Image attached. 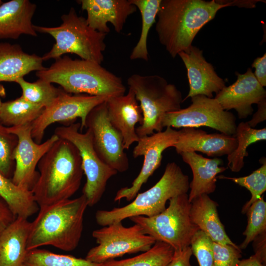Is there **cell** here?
I'll return each instance as SVG.
<instances>
[{
    "label": "cell",
    "instance_id": "74e56055",
    "mask_svg": "<svg viewBox=\"0 0 266 266\" xmlns=\"http://www.w3.org/2000/svg\"><path fill=\"white\" fill-rule=\"evenodd\" d=\"M192 254L190 246L181 250H174L172 258L166 266H192L190 263Z\"/></svg>",
    "mask_w": 266,
    "mask_h": 266
},
{
    "label": "cell",
    "instance_id": "30bf717a",
    "mask_svg": "<svg viewBox=\"0 0 266 266\" xmlns=\"http://www.w3.org/2000/svg\"><path fill=\"white\" fill-rule=\"evenodd\" d=\"M92 236L98 245L89 250L85 259L100 264L125 254L145 252L156 241L144 233L138 225L126 227L122 222L94 230Z\"/></svg>",
    "mask_w": 266,
    "mask_h": 266
},
{
    "label": "cell",
    "instance_id": "ac0fdd59",
    "mask_svg": "<svg viewBox=\"0 0 266 266\" xmlns=\"http://www.w3.org/2000/svg\"><path fill=\"white\" fill-rule=\"evenodd\" d=\"M87 12L86 21L93 30L107 34L110 23L120 33L128 17L136 12V6L130 0H80L77 1Z\"/></svg>",
    "mask_w": 266,
    "mask_h": 266
},
{
    "label": "cell",
    "instance_id": "f546056e",
    "mask_svg": "<svg viewBox=\"0 0 266 266\" xmlns=\"http://www.w3.org/2000/svg\"><path fill=\"white\" fill-rule=\"evenodd\" d=\"M174 249L164 242L156 241L148 250L135 257L107 261L103 266H166L171 261Z\"/></svg>",
    "mask_w": 266,
    "mask_h": 266
},
{
    "label": "cell",
    "instance_id": "7bdbcfd3",
    "mask_svg": "<svg viewBox=\"0 0 266 266\" xmlns=\"http://www.w3.org/2000/svg\"><path fill=\"white\" fill-rule=\"evenodd\" d=\"M236 266H266L254 255L249 258L240 260Z\"/></svg>",
    "mask_w": 266,
    "mask_h": 266
},
{
    "label": "cell",
    "instance_id": "d590c367",
    "mask_svg": "<svg viewBox=\"0 0 266 266\" xmlns=\"http://www.w3.org/2000/svg\"><path fill=\"white\" fill-rule=\"evenodd\" d=\"M190 246L199 266H213V241L199 230L193 236Z\"/></svg>",
    "mask_w": 266,
    "mask_h": 266
},
{
    "label": "cell",
    "instance_id": "6da1fadb",
    "mask_svg": "<svg viewBox=\"0 0 266 266\" xmlns=\"http://www.w3.org/2000/svg\"><path fill=\"white\" fill-rule=\"evenodd\" d=\"M227 0H161L155 30L161 44L173 58L187 50L199 31Z\"/></svg>",
    "mask_w": 266,
    "mask_h": 266
},
{
    "label": "cell",
    "instance_id": "83f0119b",
    "mask_svg": "<svg viewBox=\"0 0 266 266\" xmlns=\"http://www.w3.org/2000/svg\"><path fill=\"white\" fill-rule=\"evenodd\" d=\"M140 12L142 27L139 39L133 49L130 59L148 61L147 38L151 28L156 22L161 0H130Z\"/></svg>",
    "mask_w": 266,
    "mask_h": 266
},
{
    "label": "cell",
    "instance_id": "4316f807",
    "mask_svg": "<svg viewBox=\"0 0 266 266\" xmlns=\"http://www.w3.org/2000/svg\"><path fill=\"white\" fill-rule=\"evenodd\" d=\"M44 107L33 104L21 97L2 102L0 122L3 125L16 127L32 124L41 114Z\"/></svg>",
    "mask_w": 266,
    "mask_h": 266
},
{
    "label": "cell",
    "instance_id": "8992f818",
    "mask_svg": "<svg viewBox=\"0 0 266 266\" xmlns=\"http://www.w3.org/2000/svg\"><path fill=\"white\" fill-rule=\"evenodd\" d=\"M62 24L48 27L33 25L36 32L47 33L55 40L51 49L42 57L43 61L57 59L67 53L74 54L81 59L101 64L106 44V34L97 32L88 24L86 18L78 16L73 7L61 16Z\"/></svg>",
    "mask_w": 266,
    "mask_h": 266
},
{
    "label": "cell",
    "instance_id": "c3c4849f",
    "mask_svg": "<svg viewBox=\"0 0 266 266\" xmlns=\"http://www.w3.org/2000/svg\"><path fill=\"white\" fill-rule=\"evenodd\" d=\"M22 266H25V265H23Z\"/></svg>",
    "mask_w": 266,
    "mask_h": 266
},
{
    "label": "cell",
    "instance_id": "1f68e13d",
    "mask_svg": "<svg viewBox=\"0 0 266 266\" xmlns=\"http://www.w3.org/2000/svg\"><path fill=\"white\" fill-rule=\"evenodd\" d=\"M15 82L21 88V97L27 101L43 107L49 106L58 97L62 89L55 87L52 83L38 79L31 83L24 77L17 79Z\"/></svg>",
    "mask_w": 266,
    "mask_h": 266
},
{
    "label": "cell",
    "instance_id": "cb8c5ba5",
    "mask_svg": "<svg viewBox=\"0 0 266 266\" xmlns=\"http://www.w3.org/2000/svg\"><path fill=\"white\" fill-rule=\"evenodd\" d=\"M190 216L199 230L204 233L213 242L229 244L235 248L238 246L229 238L219 217L218 203L208 195L202 194L191 202Z\"/></svg>",
    "mask_w": 266,
    "mask_h": 266
},
{
    "label": "cell",
    "instance_id": "2e32d148",
    "mask_svg": "<svg viewBox=\"0 0 266 266\" xmlns=\"http://www.w3.org/2000/svg\"><path fill=\"white\" fill-rule=\"evenodd\" d=\"M236 81L225 87L216 94L215 99L222 108L226 111L234 109L239 118H246L253 112V104H258L266 99V91L257 81L252 69L240 74L235 72Z\"/></svg>",
    "mask_w": 266,
    "mask_h": 266
},
{
    "label": "cell",
    "instance_id": "7a4b0ae2",
    "mask_svg": "<svg viewBox=\"0 0 266 266\" xmlns=\"http://www.w3.org/2000/svg\"><path fill=\"white\" fill-rule=\"evenodd\" d=\"M37 166L39 175L31 191L39 207L69 199L79 189L84 173L82 160L70 142L59 138Z\"/></svg>",
    "mask_w": 266,
    "mask_h": 266
},
{
    "label": "cell",
    "instance_id": "9c48e42d",
    "mask_svg": "<svg viewBox=\"0 0 266 266\" xmlns=\"http://www.w3.org/2000/svg\"><path fill=\"white\" fill-rule=\"evenodd\" d=\"M80 126V123H73L58 127L54 134L70 142L78 149L86 177L82 195L86 198L88 205L93 206L102 198L108 181L118 172L100 160L94 148L90 130L87 129L85 133L81 132Z\"/></svg>",
    "mask_w": 266,
    "mask_h": 266
},
{
    "label": "cell",
    "instance_id": "5bb4252c",
    "mask_svg": "<svg viewBox=\"0 0 266 266\" xmlns=\"http://www.w3.org/2000/svg\"><path fill=\"white\" fill-rule=\"evenodd\" d=\"M178 135L179 131L167 127L164 131L139 138L133 151V155L134 158L143 157L142 166L130 187L122 188L117 192L114 201L123 199L130 201L134 199L142 185L160 166L163 152L169 147H173Z\"/></svg>",
    "mask_w": 266,
    "mask_h": 266
},
{
    "label": "cell",
    "instance_id": "8d00e7d4",
    "mask_svg": "<svg viewBox=\"0 0 266 266\" xmlns=\"http://www.w3.org/2000/svg\"><path fill=\"white\" fill-rule=\"evenodd\" d=\"M213 266H236L241 257V250L229 244L213 241Z\"/></svg>",
    "mask_w": 266,
    "mask_h": 266
},
{
    "label": "cell",
    "instance_id": "4fadbf2b",
    "mask_svg": "<svg viewBox=\"0 0 266 266\" xmlns=\"http://www.w3.org/2000/svg\"><path fill=\"white\" fill-rule=\"evenodd\" d=\"M85 129L90 130L94 148L100 160L117 172L129 168L123 138L108 118L106 101L92 109L87 116Z\"/></svg>",
    "mask_w": 266,
    "mask_h": 266
},
{
    "label": "cell",
    "instance_id": "ba28073f",
    "mask_svg": "<svg viewBox=\"0 0 266 266\" xmlns=\"http://www.w3.org/2000/svg\"><path fill=\"white\" fill-rule=\"evenodd\" d=\"M191 206L188 195L184 194L169 199L168 206L156 215L129 219L156 241L166 243L174 250H181L190 246L193 236L200 230L190 218Z\"/></svg>",
    "mask_w": 266,
    "mask_h": 266
},
{
    "label": "cell",
    "instance_id": "7dc6e473",
    "mask_svg": "<svg viewBox=\"0 0 266 266\" xmlns=\"http://www.w3.org/2000/svg\"><path fill=\"white\" fill-rule=\"evenodd\" d=\"M2 3V1L0 0V5Z\"/></svg>",
    "mask_w": 266,
    "mask_h": 266
},
{
    "label": "cell",
    "instance_id": "8fae6325",
    "mask_svg": "<svg viewBox=\"0 0 266 266\" xmlns=\"http://www.w3.org/2000/svg\"><path fill=\"white\" fill-rule=\"evenodd\" d=\"M191 100L192 103L188 107L166 114L162 121L163 127L206 126L222 133L234 136L237 126L235 117L224 110L215 99L197 95L192 97Z\"/></svg>",
    "mask_w": 266,
    "mask_h": 266
},
{
    "label": "cell",
    "instance_id": "bcb514c9",
    "mask_svg": "<svg viewBox=\"0 0 266 266\" xmlns=\"http://www.w3.org/2000/svg\"><path fill=\"white\" fill-rule=\"evenodd\" d=\"M2 103V102H1V100H0V108H1V106Z\"/></svg>",
    "mask_w": 266,
    "mask_h": 266
},
{
    "label": "cell",
    "instance_id": "836d02e7",
    "mask_svg": "<svg viewBox=\"0 0 266 266\" xmlns=\"http://www.w3.org/2000/svg\"><path fill=\"white\" fill-rule=\"evenodd\" d=\"M217 178L230 180L249 191L251 194V199L244 205L241 210L242 213H246L249 207L258 200L266 190V161L261 167L248 176L231 177L219 175Z\"/></svg>",
    "mask_w": 266,
    "mask_h": 266
},
{
    "label": "cell",
    "instance_id": "e575fe53",
    "mask_svg": "<svg viewBox=\"0 0 266 266\" xmlns=\"http://www.w3.org/2000/svg\"><path fill=\"white\" fill-rule=\"evenodd\" d=\"M17 143V136L0 122V173L8 178L14 170V152Z\"/></svg>",
    "mask_w": 266,
    "mask_h": 266
},
{
    "label": "cell",
    "instance_id": "d4e9b609",
    "mask_svg": "<svg viewBox=\"0 0 266 266\" xmlns=\"http://www.w3.org/2000/svg\"><path fill=\"white\" fill-rule=\"evenodd\" d=\"M31 222L17 217L0 236V266H22Z\"/></svg>",
    "mask_w": 266,
    "mask_h": 266
},
{
    "label": "cell",
    "instance_id": "ee69618b",
    "mask_svg": "<svg viewBox=\"0 0 266 266\" xmlns=\"http://www.w3.org/2000/svg\"><path fill=\"white\" fill-rule=\"evenodd\" d=\"M261 1V0H227L230 4V6H237L239 7L247 8L254 7L257 2Z\"/></svg>",
    "mask_w": 266,
    "mask_h": 266
},
{
    "label": "cell",
    "instance_id": "3957f363",
    "mask_svg": "<svg viewBox=\"0 0 266 266\" xmlns=\"http://www.w3.org/2000/svg\"><path fill=\"white\" fill-rule=\"evenodd\" d=\"M88 206L82 195L39 207L37 216L31 222L27 250L49 245L65 251L74 250L82 236Z\"/></svg>",
    "mask_w": 266,
    "mask_h": 266
},
{
    "label": "cell",
    "instance_id": "f6af8a7d",
    "mask_svg": "<svg viewBox=\"0 0 266 266\" xmlns=\"http://www.w3.org/2000/svg\"><path fill=\"white\" fill-rule=\"evenodd\" d=\"M6 92L4 87L0 83V97H4Z\"/></svg>",
    "mask_w": 266,
    "mask_h": 266
},
{
    "label": "cell",
    "instance_id": "4dcf8cb0",
    "mask_svg": "<svg viewBox=\"0 0 266 266\" xmlns=\"http://www.w3.org/2000/svg\"><path fill=\"white\" fill-rule=\"evenodd\" d=\"M24 265L26 266H103L86 259L58 254L39 248L28 251Z\"/></svg>",
    "mask_w": 266,
    "mask_h": 266
},
{
    "label": "cell",
    "instance_id": "ffe728a7",
    "mask_svg": "<svg viewBox=\"0 0 266 266\" xmlns=\"http://www.w3.org/2000/svg\"><path fill=\"white\" fill-rule=\"evenodd\" d=\"M234 136L224 133H207L195 128H182L179 131L177 142L174 145L177 153L200 152L208 156L217 158L229 155L236 148Z\"/></svg>",
    "mask_w": 266,
    "mask_h": 266
},
{
    "label": "cell",
    "instance_id": "9a60e30c",
    "mask_svg": "<svg viewBox=\"0 0 266 266\" xmlns=\"http://www.w3.org/2000/svg\"><path fill=\"white\" fill-rule=\"evenodd\" d=\"M32 124L7 127V131L18 139L14 152L15 165L11 180L17 186L29 190H31L38 178L39 172L35 169L39 162L59 139L54 133L43 143H36L32 136Z\"/></svg>",
    "mask_w": 266,
    "mask_h": 266
},
{
    "label": "cell",
    "instance_id": "e0dca14e",
    "mask_svg": "<svg viewBox=\"0 0 266 266\" xmlns=\"http://www.w3.org/2000/svg\"><path fill=\"white\" fill-rule=\"evenodd\" d=\"M186 68L189 84V91L183 101L197 95L213 98L226 87L225 82L219 77L213 66L204 58L202 50L192 45L178 55Z\"/></svg>",
    "mask_w": 266,
    "mask_h": 266
},
{
    "label": "cell",
    "instance_id": "277c9868",
    "mask_svg": "<svg viewBox=\"0 0 266 266\" xmlns=\"http://www.w3.org/2000/svg\"><path fill=\"white\" fill-rule=\"evenodd\" d=\"M39 79L60 85L69 94H86L109 98L125 94L126 87L121 77L96 62L73 60L67 56L55 59L51 66L36 71Z\"/></svg>",
    "mask_w": 266,
    "mask_h": 266
},
{
    "label": "cell",
    "instance_id": "603a6c76",
    "mask_svg": "<svg viewBox=\"0 0 266 266\" xmlns=\"http://www.w3.org/2000/svg\"><path fill=\"white\" fill-rule=\"evenodd\" d=\"M41 57L25 52L17 44L0 43V82H15L33 71L45 69Z\"/></svg>",
    "mask_w": 266,
    "mask_h": 266
},
{
    "label": "cell",
    "instance_id": "f35d334b",
    "mask_svg": "<svg viewBox=\"0 0 266 266\" xmlns=\"http://www.w3.org/2000/svg\"><path fill=\"white\" fill-rule=\"evenodd\" d=\"M16 217L6 202L0 197V236Z\"/></svg>",
    "mask_w": 266,
    "mask_h": 266
},
{
    "label": "cell",
    "instance_id": "d6986e66",
    "mask_svg": "<svg viewBox=\"0 0 266 266\" xmlns=\"http://www.w3.org/2000/svg\"><path fill=\"white\" fill-rule=\"evenodd\" d=\"M108 118L112 125L120 132L123 138L125 150H128L139 137L135 125L142 124L141 108L133 91L129 88L126 94L110 98L106 101Z\"/></svg>",
    "mask_w": 266,
    "mask_h": 266
},
{
    "label": "cell",
    "instance_id": "44dd1931",
    "mask_svg": "<svg viewBox=\"0 0 266 266\" xmlns=\"http://www.w3.org/2000/svg\"><path fill=\"white\" fill-rule=\"evenodd\" d=\"M36 6L29 0H11L0 5V39L37 35L32 23Z\"/></svg>",
    "mask_w": 266,
    "mask_h": 266
},
{
    "label": "cell",
    "instance_id": "60d3db41",
    "mask_svg": "<svg viewBox=\"0 0 266 266\" xmlns=\"http://www.w3.org/2000/svg\"><path fill=\"white\" fill-rule=\"evenodd\" d=\"M254 256L264 265L266 264V232L258 235L253 241Z\"/></svg>",
    "mask_w": 266,
    "mask_h": 266
},
{
    "label": "cell",
    "instance_id": "7402d4cb",
    "mask_svg": "<svg viewBox=\"0 0 266 266\" xmlns=\"http://www.w3.org/2000/svg\"><path fill=\"white\" fill-rule=\"evenodd\" d=\"M180 155L193 173V179L189 184V201L191 202L200 195L213 193L216 188L217 175L227 168L220 166L223 164L222 160L205 158L195 152H184Z\"/></svg>",
    "mask_w": 266,
    "mask_h": 266
},
{
    "label": "cell",
    "instance_id": "5b68a950",
    "mask_svg": "<svg viewBox=\"0 0 266 266\" xmlns=\"http://www.w3.org/2000/svg\"><path fill=\"white\" fill-rule=\"evenodd\" d=\"M189 177L175 162L168 163L160 179L146 191L138 193L132 201L121 207L99 210L95 214L97 223L102 227L134 216L152 217L162 212L171 198L187 194Z\"/></svg>",
    "mask_w": 266,
    "mask_h": 266
},
{
    "label": "cell",
    "instance_id": "f1b7e54d",
    "mask_svg": "<svg viewBox=\"0 0 266 266\" xmlns=\"http://www.w3.org/2000/svg\"><path fill=\"white\" fill-rule=\"evenodd\" d=\"M234 136L237 145L235 150L228 155V166L233 172H239L244 165V158L248 155L246 149L251 144L266 139V128L256 129L246 122H241L237 126Z\"/></svg>",
    "mask_w": 266,
    "mask_h": 266
},
{
    "label": "cell",
    "instance_id": "7c38bea8",
    "mask_svg": "<svg viewBox=\"0 0 266 266\" xmlns=\"http://www.w3.org/2000/svg\"><path fill=\"white\" fill-rule=\"evenodd\" d=\"M105 96L86 94L72 95L63 89L48 107L45 108L39 117L33 122L32 136L34 141L41 143L47 128L56 123L71 122L79 118L80 131L85 128L86 119L89 112L98 105L107 101Z\"/></svg>",
    "mask_w": 266,
    "mask_h": 266
},
{
    "label": "cell",
    "instance_id": "b9f144b4",
    "mask_svg": "<svg viewBox=\"0 0 266 266\" xmlns=\"http://www.w3.org/2000/svg\"><path fill=\"white\" fill-rule=\"evenodd\" d=\"M258 110L253 115L252 119L246 122L252 128L266 119V99L259 102L258 104Z\"/></svg>",
    "mask_w": 266,
    "mask_h": 266
},
{
    "label": "cell",
    "instance_id": "d6a6232c",
    "mask_svg": "<svg viewBox=\"0 0 266 266\" xmlns=\"http://www.w3.org/2000/svg\"><path fill=\"white\" fill-rule=\"evenodd\" d=\"M246 213L247 225L243 233L245 238L238 246L241 250L246 248L258 235L266 232V202L263 196L253 202Z\"/></svg>",
    "mask_w": 266,
    "mask_h": 266
},
{
    "label": "cell",
    "instance_id": "52a82bcc",
    "mask_svg": "<svg viewBox=\"0 0 266 266\" xmlns=\"http://www.w3.org/2000/svg\"><path fill=\"white\" fill-rule=\"evenodd\" d=\"M127 84L142 111V124L136 128L139 137L162 131L165 114L181 108V92L162 76L133 74L128 78Z\"/></svg>",
    "mask_w": 266,
    "mask_h": 266
},
{
    "label": "cell",
    "instance_id": "ab89813d",
    "mask_svg": "<svg viewBox=\"0 0 266 266\" xmlns=\"http://www.w3.org/2000/svg\"><path fill=\"white\" fill-rule=\"evenodd\" d=\"M252 67L255 68L253 73L259 83L263 86H266V54L263 56L256 58L252 64Z\"/></svg>",
    "mask_w": 266,
    "mask_h": 266
},
{
    "label": "cell",
    "instance_id": "484cf974",
    "mask_svg": "<svg viewBox=\"0 0 266 266\" xmlns=\"http://www.w3.org/2000/svg\"><path fill=\"white\" fill-rule=\"evenodd\" d=\"M0 197L16 217L28 219L38 210L31 190L17 186L0 173Z\"/></svg>",
    "mask_w": 266,
    "mask_h": 266
}]
</instances>
